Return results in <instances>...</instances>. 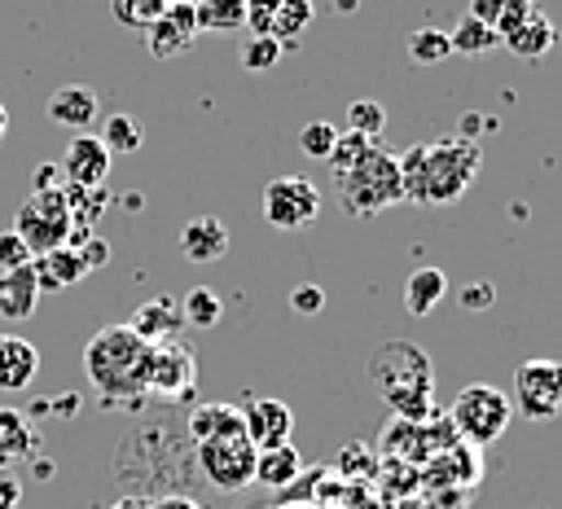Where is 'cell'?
Returning a JSON list of instances; mask_svg holds the SVG:
<instances>
[{
    "label": "cell",
    "instance_id": "obj_1",
    "mask_svg": "<svg viewBox=\"0 0 562 509\" xmlns=\"http://www.w3.org/2000/svg\"><path fill=\"white\" fill-rule=\"evenodd\" d=\"M400 162V180H404V202H430V206H443V202H457L483 154H479V140L470 136H443V140H430V145H408L404 154H395Z\"/></svg>",
    "mask_w": 562,
    "mask_h": 509
},
{
    "label": "cell",
    "instance_id": "obj_2",
    "mask_svg": "<svg viewBox=\"0 0 562 509\" xmlns=\"http://www.w3.org/2000/svg\"><path fill=\"white\" fill-rule=\"evenodd\" d=\"M364 373H369V386L382 395V404L400 412V421L422 426L435 412V399H430L435 369H430V355L417 342L391 338V342L373 347Z\"/></svg>",
    "mask_w": 562,
    "mask_h": 509
},
{
    "label": "cell",
    "instance_id": "obj_3",
    "mask_svg": "<svg viewBox=\"0 0 562 509\" xmlns=\"http://www.w3.org/2000/svg\"><path fill=\"white\" fill-rule=\"evenodd\" d=\"M149 369V342H140L127 325H105L83 347V377L101 399H140Z\"/></svg>",
    "mask_w": 562,
    "mask_h": 509
},
{
    "label": "cell",
    "instance_id": "obj_4",
    "mask_svg": "<svg viewBox=\"0 0 562 509\" xmlns=\"http://www.w3.org/2000/svg\"><path fill=\"white\" fill-rule=\"evenodd\" d=\"M338 202L356 219H373L382 206L404 202V180H400L395 154H386V149L373 145L351 171L338 176Z\"/></svg>",
    "mask_w": 562,
    "mask_h": 509
},
{
    "label": "cell",
    "instance_id": "obj_5",
    "mask_svg": "<svg viewBox=\"0 0 562 509\" xmlns=\"http://www.w3.org/2000/svg\"><path fill=\"white\" fill-rule=\"evenodd\" d=\"M509 417H514L509 395H505L501 386H487V382H470L465 391H457V399H452V408H448V421H452L457 434H461L465 443H474V448L496 443V439L505 434Z\"/></svg>",
    "mask_w": 562,
    "mask_h": 509
},
{
    "label": "cell",
    "instance_id": "obj_6",
    "mask_svg": "<svg viewBox=\"0 0 562 509\" xmlns=\"http://www.w3.org/2000/svg\"><path fill=\"white\" fill-rule=\"evenodd\" d=\"M70 228H75V215H70V202L61 189H48V193H31L22 206H18V219H13V233L26 241L31 259L35 255H48L57 246L70 241Z\"/></svg>",
    "mask_w": 562,
    "mask_h": 509
},
{
    "label": "cell",
    "instance_id": "obj_7",
    "mask_svg": "<svg viewBox=\"0 0 562 509\" xmlns=\"http://www.w3.org/2000/svg\"><path fill=\"white\" fill-rule=\"evenodd\" d=\"M509 404L527 417V421H549L562 412V360H549V355H536V360H522L514 369V395Z\"/></svg>",
    "mask_w": 562,
    "mask_h": 509
},
{
    "label": "cell",
    "instance_id": "obj_8",
    "mask_svg": "<svg viewBox=\"0 0 562 509\" xmlns=\"http://www.w3.org/2000/svg\"><path fill=\"white\" fill-rule=\"evenodd\" d=\"M198 448V470L211 487L220 491H241L246 483H255V443L246 434L233 439H206L193 443Z\"/></svg>",
    "mask_w": 562,
    "mask_h": 509
},
{
    "label": "cell",
    "instance_id": "obj_9",
    "mask_svg": "<svg viewBox=\"0 0 562 509\" xmlns=\"http://www.w3.org/2000/svg\"><path fill=\"white\" fill-rule=\"evenodd\" d=\"M316 215H321V189L307 176H277V180H268V189H263V219L272 228L294 233V228L316 224Z\"/></svg>",
    "mask_w": 562,
    "mask_h": 509
},
{
    "label": "cell",
    "instance_id": "obj_10",
    "mask_svg": "<svg viewBox=\"0 0 562 509\" xmlns=\"http://www.w3.org/2000/svg\"><path fill=\"white\" fill-rule=\"evenodd\" d=\"M193 386H198V360H193V351L180 338L154 342L149 347V369H145V391H154L158 399H189Z\"/></svg>",
    "mask_w": 562,
    "mask_h": 509
},
{
    "label": "cell",
    "instance_id": "obj_11",
    "mask_svg": "<svg viewBox=\"0 0 562 509\" xmlns=\"http://www.w3.org/2000/svg\"><path fill=\"white\" fill-rule=\"evenodd\" d=\"M237 408H241V426H246V439L255 443V452L290 443V430H294L290 404H281L272 395H246Z\"/></svg>",
    "mask_w": 562,
    "mask_h": 509
},
{
    "label": "cell",
    "instance_id": "obj_12",
    "mask_svg": "<svg viewBox=\"0 0 562 509\" xmlns=\"http://www.w3.org/2000/svg\"><path fill=\"white\" fill-rule=\"evenodd\" d=\"M193 39H198V18H193V4L189 0H171L167 13L145 31V48L158 61H171V57L189 53Z\"/></svg>",
    "mask_w": 562,
    "mask_h": 509
},
{
    "label": "cell",
    "instance_id": "obj_13",
    "mask_svg": "<svg viewBox=\"0 0 562 509\" xmlns=\"http://www.w3.org/2000/svg\"><path fill=\"white\" fill-rule=\"evenodd\" d=\"M61 171H66V184H75V189H101L105 176H110V149H105L97 136L79 132V136L66 145Z\"/></svg>",
    "mask_w": 562,
    "mask_h": 509
},
{
    "label": "cell",
    "instance_id": "obj_14",
    "mask_svg": "<svg viewBox=\"0 0 562 509\" xmlns=\"http://www.w3.org/2000/svg\"><path fill=\"white\" fill-rule=\"evenodd\" d=\"M48 118L61 123V127H70V132H88V127L101 118V101H97L92 88L66 83V88H57V92L48 97Z\"/></svg>",
    "mask_w": 562,
    "mask_h": 509
},
{
    "label": "cell",
    "instance_id": "obj_15",
    "mask_svg": "<svg viewBox=\"0 0 562 509\" xmlns=\"http://www.w3.org/2000/svg\"><path fill=\"white\" fill-rule=\"evenodd\" d=\"M31 272H35V285H40V294H57V290H70L75 281H83V276H88V268H83V255H79L75 246H57V250H48V255H35V259H31Z\"/></svg>",
    "mask_w": 562,
    "mask_h": 509
},
{
    "label": "cell",
    "instance_id": "obj_16",
    "mask_svg": "<svg viewBox=\"0 0 562 509\" xmlns=\"http://www.w3.org/2000/svg\"><path fill=\"white\" fill-rule=\"evenodd\" d=\"M127 329L140 338V342H171L180 329H184V320H180V303L176 298H149V303H140L136 312H132V320H127Z\"/></svg>",
    "mask_w": 562,
    "mask_h": 509
},
{
    "label": "cell",
    "instance_id": "obj_17",
    "mask_svg": "<svg viewBox=\"0 0 562 509\" xmlns=\"http://www.w3.org/2000/svg\"><path fill=\"white\" fill-rule=\"evenodd\" d=\"M40 373V351L22 333H0V391H26Z\"/></svg>",
    "mask_w": 562,
    "mask_h": 509
},
{
    "label": "cell",
    "instance_id": "obj_18",
    "mask_svg": "<svg viewBox=\"0 0 562 509\" xmlns=\"http://www.w3.org/2000/svg\"><path fill=\"white\" fill-rule=\"evenodd\" d=\"M180 250L189 263H215L228 250V228L215 215H198L180 228Z\"/></svg>",
    "mask_w": 562,
    "mask_h": 509
},
{
    "label": "cell",
    "instance_id": "obj_19",
    "mask_svg": "<svg viewBox=\"0 0 562 509\" xmlns=\"http://www.w3.org/2000/svg\"><path fill=\"white\" fill-rule=\"evenodd\" d=\"M233 434H246V426H241V408H237V404L211 399V404H198V408L189 412V439H193V443H206V439H233Z\"/></svg>",
    "mask_w": 562,
    "mask_h": 509
},
{
    "label": "cell",
    "instance_id": "obj_20",
    "mask_svg": "<svg viewBox=\"0 0 562 509\" xmlns=\"http://www.w3.org/2000/svg\"><path fill=\"white\" fill-rule=\"evenodd\" d=\"M40 448V430L22 408L0 404V465L13 470V461H26Z\"/></svg>",
    "mask_w": 562,
    "mask_h": 509
},
{
    "label": "cell",
    "instance_id": "obj_21",
    "mask_svg": "<svg viewBox=\"0 0 562 509\" xmlns=\"http://www.w3.org/2000/svg\"><path fill=\"white\" fill-rule=\"evenodd\" d=\"M40 303V285H35V272L31 263L26 268H13V272H0V316L4 320H26Z\"/></svg>",
    "mask_w": 562,
    "mask_h": 509
},
{
    "label": "cell",
    "instance_id": "obj_22",
    "mask_svg": "<svg viewBox=\"0 0 562 509\" xmlns=\"http://www.w3.org/2000/svg\"><path fill=\"white\" fill-rule=\"evenodd\" d=\"M303 461L294 452V443H281V448H263L255 452V483L259 487H272V491H285L294 478H299Z\"/></svg>",
    "mask_w": 562,
    "mask_h": 509
},
{
    "label": "cell",
    "instance_id": "obj_23",
    "mask_svg": "<svg viewBox=\"0 0 562 509\" xmlns=\"http://www.w3.org/2000/svg\"><path fill=\"white\" fill-rule=\"evenodd\" d=\"M448 294V276L439 268H417L408 281H404V307L408 316H430Z\"/></svg>",
    "mask_w": 562,
    "mask_h": 509
},
{
    "label": "cell",
    "instance_id": "obj_24",
    "mask_svg": "<svg viewBox=\"0 0 562 509\" xmlns=\"http://www.w3.org/2000/svg\"><path fill=\"white\" fill-rule=\"evenodd\" d=\"M501 44H505L514 57H522V61H540V57L558 44V31H553V22H549L544 13H536L522 31H514V35H509V39H501Z\"/></svg>",
    "mask_w": 562,
    "mask_h": 509
},
{
    "label": "cell",
    "instance_id": "obj_25",
    "mask_svg": "<svg viewBox=\"0 0 562 509\" xmlns=\"http://www.w3.org/2000/svg\"><path fill=\"white\" fill-rule=\"evenodd\" d=\"M312 18H316V4L312 0H281L277 4V18H272V39L285 48V44H294L307 26H312Z\"/></svg>",
    "mask_w": 562,
    "mask_h": 509
},
{
    "label": "cell",
    "instance_id": "obj_26",
    "mask_svg": "<svg viewBox=\"0 0 562 509\" xmlns=\"http://www.w3.org/2000/svg\"><path fill=\"white\" fill-rule=\"evenodd\" d=\"M198 31H233L246 22V0H189Z\"/></svg>",
    "mask_w": 562,
    "mask_h": 509
},
{
    "label": "cell",
    "instance_id": "obj_27",
    "mask_svg": "<svg viewBox=\"0 0 562 509\" xmlns=\"http://www.w3.org/2000/svg\"><path fill=\"white\" fill-rule=\"evenodd\" d=\"M220 316H224V303H220V294L206 290V285H193V290L180 298V320L193 325V329H211V325H220Z\"/></svg>",
    "mask_w": 562,
    "mask_h": 509
},
{
    "label": "cell",
    "instance_id": "obj_28",
    "mask_svg": "<svg viewBox=\"0 0 562 509\" xmlns=\"http://www.w3.org/2000/svg\"><path fill=\"white\" fill-rule=\"evenodd\" d=\"M448 44H452V53H461V57H483V53H492L501 39H496V31H492L487 22L461 18L457 31H448Z\"/></svg>",
    "mask_w": 562,
    "mask_h": 509
},
{
    "label": "cell",
    "instance_id": "obj_29",
    "mask_svg": "<svg viewBox=\"0 0 562 509\" xmlns=\"http://www.w3.org/2000/svg\"><path fill=\"white\" fill-rule=\"evenodd\" d=\"M105 149H110V158L114 154H136L140 145H145V132H140V123L132 118V114H110L105 123H101V136H97Z\"/></svg>",
    "mask_w": 562,
    "mask_h": 509
},
{
    "label": "cell",
    "instance_id": "obj_30",
    "mask_svg": "<svg viewBox=\"0 0 562 509\" xmlns=\"http://www.w3.org/2000/svg\"><path fill=\"white\" fill-rule=\"evenodd\" d=\"M408 57L422 61V66H439L452 57V44H448V31H435V26H422L408 35Z\"/></svg>",
    "mask_w": 562,
    "mask_h": 509
},
{
    "label": "cell",
    "instance_id": "obj_31",
    "mask_svg": "<svg viewBox=\"0 0 562 509\" xmlns=\"http://www.w3.org/2000/svg\"><path fill=\"white\" fill-rule=\"evenodd\" d=\"M167 4H171V0H110L114 18H119L123 26H132V31H149V26L167 13Z\"/></svg>",
    "mask_w": 562,
    "mask_h": 509
},
{
    "label": "cell",
    "instance_id": "obj_32",
    "mask_svg": "<svg viewBox=\"0 0 562 509\" xmlns=\"http://www.w3.org/2000/svg\"><path fill=\"white\" fill-rule=\"evenodd\" d=\"M347 132H356V136H369V140H378V136L386 132V110H382L378 101H369V97L351 101V105H347Z\"/></svg>",
    "mask_w": 562,
    "mask_h": 509
},
{
    "label": "cell",
    "instance_id": "obj_33",
    "mask_svg": "<svg viewBox=\"0 0 562 509\" xmlns=\"http://www.w3.org/2000/svg\"><path fill=\"white\" fill-rule=\"evenodd\" d=\"M277 61H281V44L272 35H246L241 39V66L250 75H268Z\"/></svg>",
    "mask_w": 562,
    "mask_h": 509
},
{
    "label": "cell",
    "instance_id": "obj_34",
    "mask_svg": "<svg viewBox=\"0 0 562 509\" xmlns=\"http://www.w3.org/2000/svg\"><path fill=\"white\" fill-rule=\"evenodd\" d=\"M373 145H378V140H369V136H356V132H347V136H342V132H338V140H334V149H329V158H325V162L334 167V176H342V171H351V167H356Z\"/></svg>",
    "mask_w": 562,
    "mask_h": 509
},
{
    "label": "cell",
    "instance_id": "obj_35",
    "mask_svg": "<svg viewBox=\"0 0 562 509\" xmlns=\"http://www.w3.org/2000/svg\"><path fill=\"white\" fill-rule=\"evenodd\" d=\"M536 13H540V9H536V0H505V4H501V13H496V26H492V31H496V39H509V35H514V31H522Z\"/></svg>",
    "mask_w": 562,
    "mask_h": 509
},
{
    "label": "cell",
    "instance_id": "obj_36",
    "mask_svg": "<svg viewBox=\"0 0 562 509\" xmlns=\"http://www.w3.org/2000/svg\"><path fill=\"white\" fill-rule=\"evenodd\" d=\"M334 140H338V127L325 123V118H316V123H307V127L299 132V149H303L307 158H329Z\"/></svg>",
    "mask_w": 562,
    "mask_h": 509
},
{
    "label": "cell",
    "instance_id": "obj_37",
    "mask_svg": "<svg viewBox=\"0 0 562 509\" xmlns=\"http://www.w3.org/2000/svg\"><path fill=\"white\" fill-rule=\"evenodd\" d=\"M26 263H31V250H26V241H22L13 228H4V233H0V272L26 268Z\"/></svg>",
    "mask_w": 562,
    "mask_h": 509
},
{
    "label": "cell",
    "instance_id": "obj_38",
    "mask_svg": "<svg viewBox=\"0 0 562 509\" xmlns=\"http://www.w3.org/2000/svg\"><path fill=\"white\" fill-rule=\"evenodd\" d=\"M277 4L281 0H246V35H268L272 31V18H277Z\"/></svg>",
    "mask_w": 562,
    "mask_h": 509
},
{
    "label": "cell",
    "instance_id": "obj_39",
    "mask_svg": "<svg viewBox=\"0 0 562 509\" xmlns=\"http://www.w3.org/2000/svg\"><path fill=\"white\" fill-rule=\"evenodd\" d=\"M321 307H325V290H321V285L303 281V285L290 290V312H294V316H316Z\"/></svg>",
    "mask_w": 562,
    "mask_h": 509
},
{
    "label": "cell",
    "instance_id": "obj_40",
    "mask_svg": "<svg viewBox=\"0 0 562 509\" xmlns=\"http://www.w3.org/2000/svg\"><path fill=\"white\" fill-rule=\"evenodd\" d=\"M136 509H198L193 496H180V491H167V496H132Z\"/></svg>",
    "mask_w": 562,
    "mask_h": 509
},
{
    "label": "cell",
    "instance_id": "obj_41",
    "mask_svg": "<svg viewBox=\"0 0 562 509\" xmlns=\"http://www.w3.org/2000/svg\"><path fill=\"white\" fill-rule=\"evenodd\" d=\"M492 303H496V290H492L487 281H470V285H461V307L483 312V307H492Z\"/></svg>",
    "mask_w": 562,
    "mask_h": 509
},
{
    "label": "cell",
    "instance_id": "obj_42",
    "mask_svg": "<svg viewBox=\"0 0 562 509\" xmlns=\"http://www.w3.org/2000/svg\"><path fill=\"white\" fill-rule=\"evenodd\" d=\"M22 505V483L9 465H0V509H18Z\"/></svg>",
    "mask_w": 562,
    "mask_h": 509
},
{
    "label": "cell",
    "instance_id": "obj_43",
    "mask_svg": "<svg viewBox=\"0 0 562 509\" xmlns=\"http://www.w3.org/2000/svg\"><path fill=\"white\" fill-rule=\"evenodd\" d=\"M75 250L83 255V268H88V272H92V268H101V263L110 259V246H105L101 237H83V241H79Z\"/></svg>",
    "mask_w": 562,
    "mask_h": 509
},
{
    "label": "cell",
    "instance_id": "obj_44",
    "mask_svg": "<svg viewBox=\"0 0 562 509\" xmlns=\"http://www.w3.org/2000/svg\"><path fill=\"white\" fill-rule=\"evenodd\" d=\"M501 4H505V0H470V13H465V18L496 26V13H501Z\"/></svg>",
    "mask_w": 562,
    "mask_h": 509
},
{
    "label": "cell",
    "instance_id": "obj_45",
    "mask_svg": "<svg viewBox=\"0 0 562 509\" xmlns=\"http://www.w3.org/2000/svg\"><path fill=\"white\" fill-rule=\"evenodd\" d=\"M48 189H61V180H57V167L53 162H40L35 167V193H48Z\"/></svg>",
    "mask_w": 562,
    "mask_h": 509
},
{
    "label": "cell",
    "instance_id": "obj_46",
    "mask_svg": "<svg viewBox=\"0 0 562 509\" xmlns=\"http://www.w3.org/2000/svg\"><path fill=\"white\" fill-rule=\"evenodd\" d=\"M48 474H53V465L44 456H35V478H48Z\"/></svg>",
    "mask_w": 562,
    "mask_h": 509
},
{
    "label": "cell",
    "instance_id": "obj_47",
    "mask_svg": "<svg viewBox=\"0 0 562 509\" xmlns=\"http://www.w3.org/2000/svg\"><path fill=\"white\" fill-rule=\"evenodd\" d=\"M4 132H9V110H4V101H0V140H4Z\"/></svg>",
    "mask_w": 562,
    "mask_h": 509
},
{
    "label": "cell",
    "instance_id": "obj_48",
    "mask_svg": "<svg viewBox=\"0 0 562 509\" xmlns=\"http://www.w3.org/2000/svg\"><path fill=\"white\" fill-rule=\"evenodd\" d=\"M105 509H136V505H132V496H123V500H114V505H105Z\"/></svg>",
    "mask_w": 562,
    "mask_h": 509
}]
</instances>
